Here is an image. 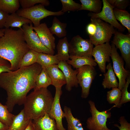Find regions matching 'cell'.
I'll list each match as a JSON object with an SVG mask.
<instances>
[{
    "label": "cell",
    "instance_id": "cell-1",
    "mask_svg": "<svg viewBox=\"0 0 130 130\" xmlns=\"http://www.w3.org/2000/svg\"><path fill=\"white\" fill-rule=\"evenodd\" d=\"M42 69L41 65L36 63L0 74V87L6 92V105L10 112L16 105L24 104L28 92L35 87L36 77Z\"/></svg>",
    "mask_w": 130,
    "mask_h": 130
},
{
    "label": "cell",
    "instance_id": "cell-2",
    "mask_svg": "<svg viewBox=\"0 0 130 130\" xmlns=\"http://www.w3.org/2000/svg\"><path fill=\"white\" fill-rule=\"evenodd\" d=\"M4 35L0 37V56L8 61L11 70L19 68L21 60L30 49L26 42L22 28L16 30L4 29Z\"/></svg>",
    "mask_w": 130,
    "mask_h": 130
},
{
    "label": "cell",
    "instance_id": "cell-3",
    "mask_svg": "<svg viewBox=\"0 0 130 130\" xmlns=\"http://www.w3.org/2000/svg\"><path fill=\"white\" fill-rule=\"evenodd\" d=\"M54 98L46 88H34L27 96L23 109L28 119L34 120L48 114Z\"/></svg>",
    "mask_w": 130,
    "mask_h": 130
},
{
    "label": "cell",
    "instance_id": "cell-4",
    "mask_svg": "<svg viewBox=\"0 0 130 130\" xmlns=\"http://www.w3.org/2000/svg\"><path fill=\"white\" fill-rule=\"evenodd\" d=\"M88 103L91 116L87 120V128L89 130H112L106 125L107 119L111 116V112L109 111L110 110L100 111L97 109L94 102L89 100Z\"/></svg>",
    "mask_w": 130,
    "mask_h": 130
},
{
    "label": "cell",
    "instance_id": "cell-5",
    "mask_svg": "<svg viewBox=\"0 0 130 130\" xmlns=\"http://www.w3.org/2000/svg\"><path fill=\"white\" fill-rule=\"evenodd\" d=\"M45 6L43 4H39L30 8L19 9L16 13L20 16L31 20L34 26L39 25L42 19L49 16H60L64 13L61 10L54 12L48 10L45 8Z\"/></svg>",
    "mask_w": 130,
    "mask_h": 130
},
{
    "label": "cell",
    "instance_id": "cell-6",
    "mask_svg": "<svg viewBox=\"0 0 130 130\" xmlns=\"http://www.w3.org/2000/svg\"><path fill=\"white\" fill-rule=\"evenodd\" d=\"M91 22L96 26L94 35L89 36V39L95 46L109 42L116 31L114 28L109 24L97 18H91Z\"/></svg>",
    "mask_w": 130,
    "mask_h": 130
},
{
    "label": "cell",
    "instance_id": "cell-7",
    "mask_svg": "<svg viewBox=\"0 0 130 130\" xmlns=\"http://www.w3.org/2000/svg\"><path fill=\"white\" fill-rule=\"evenodd\" d=\"M77 69L78 83L82 89L81 97L86 98L89 96L90 89L96 75V70L94 67L88 65Z\"/></svg>",
    "mask_w": 130,
    "mask_h": 130
},
{
    "label": "cell",
    "instance_id": "cell-8",
    "mask_svg": "<svg viewBox=\"0 0 130 130\" xmlns=\"http://www.w3.org/2000/svg\"><path fill=\"white\" fill-rule=\"evenodd\" d=\"M93 44L89 39H84L79 35L73 37L69 43L70 55L92 57Z\"/></svg>",
    "mask_w": 130,
    "mask_h": 130
},
{
    "label": "cell",
    "instance_id": "cell-9",
    "mask_svg": "<svg viewBox=\"0 0 130 130\" xmlns=\"http://www.w3.org/2000/svg\"><path fill=\"white\" fill-rule=\"evenodd\" d=\"M25 40L29 48L39 53L54 55L52 52L44 46L36 32L34 31L32 23L25 24L22 26Z\"/></svg>",
    "mask_w": 130,
    "mask_h": 130
},
{
    "label": "cell",
    "instance_id": "cell-10",
    "mask_svg": "<svg viewBox=\"0 0 130 130\" xmlns=\"http://www.w3.org/2000/svg\"><path fill=\"white\" fill-rule=\"evenodd\" d=\"M110 58L113 63V68L115 74L119 80L118 88L121 90L125 85L126 79L130 75L129 71L124 67L123 59L119 54L117 49L114 44L112 43Z\"/></svg>",
    "mask_w": 130,
    "mask_h": 130
},
{
    "label": "cell",
    "instance_id": "cell-11",
    "mask_svg": "<svg viewBox=\"0 0 130 130\" xmlns=\"http://www.w3.org/2000/svg\"><path fill=\"white\" fill-rule=\"evenodd\" d=\"M103 6L101 12L97 13L90 12L89 17L91 18H98L107 22L120 31H124V27L120 24L116 19L113 12L114 7L107 0H102Z\"/></svg>",
    "mask_w": 130,
    "mask_h": 130
},
{
    "label": "cell",
    "instance_id": "cell-12",
    "mask_svg": "<svg viewBox=\"0 0 130 130\" xmlns=\"http://www.w3.org/2000/svg\"><path fill=\"white\" fill-rule=\"evenodd\" d=\"M111 49L109 42L95 46L93 48L92 56L94 57L95 62L103 73L106 72V63L110 62Z\"/></svg>",
    "mask_w": 130,
    "mask_h": 130
},
{
    "label": "cell",
    "instance_id": "cell-13",
    "mask_svg": "<svg viewBox=\"0 0 130 130\" xmlns=\"http://www.w3.org/2000/svg\"><path fill=\"white\" fill-rule=\"evenodd\" d=\"M112 41L117 49L120 50L122 57L129 68L130 67V34H124L116 31Z\"/></svg>",
    "mask_w": 130,
    "mask_h": 130
},
{
    "label": "cell",
    "instance_id": "cell-14",
    "mask_svg": "<svg viewBox=\"0 0 130 130\" xmlns=\"http://www.w3.org/2000/svg\"><path fill=\"white\" fill-rule=\"evenodd\" d=\"M55 94L50 111L49 117L54 119L58 130H66L63 126L62 119L65 117L64 113L60 106V99L62 93V87H55Z\"/></svg>",
    "mask_w": 130,
    "mask_h": 130
},
{
    "label": "cell",
    "instance_id": "cell-15",
    "mask_svg": "<svg viewBox=\"0 0 130 130\" xmlns=\"http://www.w3.org/2000/svg\"><path fill=\"white\" fill-rule=\"evenodd\" d=\"M33 29L36 32L43 45L54 53L56 46L55 38L51 32L47 25L44 23L37 26H33Z\"/></svg>",
    "mask_w": 130,
    "mask_h": 130
},
{
    "label": "cell",
    "instance_id": "cell-16",
    "mask_svg": "<svg viewBox=\"0 0 130 130\" xmlns=\"http://www.w3.org/2000/svg\"><path fill=\"white\" fill-rule=\"evenodd\" d=\"M57 65L64 75L66 83V90L69 91L73 87H78V84L77 78V70H73L66 61H61Z\"/></svg>",
    "mask_w": 130,
    "mask_h": 130
},
{
    "label": "cell",
    "instance_id": "cell-17",
    "mask_svg": "<svg viewBox=\"0 0 130 130\" xmlns=\"http://www.w3.org/2000/svg\"><path fill=\"white\" fill-rule=\"evenodd\" d=\"M52 81V85L55 87H62L66 84L63 73L57 64L52 65L46 69Z\"/></svg>",
    "mask_w": 130,
    "mask_h": 130
},
{
    "label": "cell",
    "instance_id": "cell-18",
    "mask_svg": "<svg viewBox=\"0 0 130 130\" xmlns=\"http://www.w3.org/2000/svg\"><path fill=\"white\" fill-rule=\"evenodd\" d=\"M32 122L35 130H58L55 120L48 114L33 120Z\"/></svg>",
    "mask_w": 130,
    "mask_h": 130
},
{
    "label": "cell",
    "instance_id": "cell-19",
    "mask_svg": "<svg viewBox=\"0 0 130 130\" xmlns=\"http://www.w3.org/2000/svg\"><path fill=\"white\" fill-rule=\"evenodd\" d=\"M106 72L104 74V78L102 85L104 89L118 88L119 83L116 78L111 63H110L106 66Z\"/></svg>",
    "mask_w": 130,
    "mask_h": 130
},
{
    "label": "cell",
    "instance_id": "cell-20",
    "mask_svg": "<svg viewBox=\"0 0 130 130\" xmlns=\"http://www.w3.org/2000/svg\"><path fill=\"white\" fill-rule=\"evenodd\" d=\"M28 19L19 15L15 13L8 16L4 27L9 28L10 27L21 28V26L25 24L32 23Z\"/></svg>",
    "mask_w": 130,
    "mask_h": 130
},
{
    "label": "cell",
    "instance_id": "cell-21",
    "mask_svg": "<svg viewBox=\"0 0 130 130\" xmlns=\"http://www.w3.org/2000/svg\"><path fill=\"white\" fill-rule=\"evenodd\" d=\"M32 120L27 118L23 109L17 115H14L9 130H25Z\"/></svg>",
    "mask_w": 130,
    "mask_h": 130
},
{
    "label": "cell",
    "instance_id": "cell-22",
    "mask_svg": "<svg viewBox=\"0 0 130 130\" xmlns=\"http://www.w3.org/2000/svg\"><path fill=\"white\" fill-rule=\"evenodd\" d=\"M70 59L67 63L77 69L84 66L89 65L93 67L97 64L92 57H88L78 56L70 55Z\"/></svg>",
    "mask_w": 130,
    "mask_h": 130
},
{
    "label": "cell",
    "instance_id": "cell-23",
    "mask_svg": "<svg viewBox=\"0 0 130 130\" xmlns=\"http://www.w3.org/2000/svg\"><path fill=\"white\" fill-rule=\"evenodd\" d=\"M64 110L67 123V130H84L80 121L74 117L70 108L65 106Z\"/></svg>",
    "mask_w": 130,
    "mask_h": 130
},
{
    "label": "cell",
    "instance_id": "cell-24",
    "mask_svg": "<svg viewBox=\"0 0 130 130\" xmlns=\"http://www.w3.org/2000/svg\"><path fill=\"white\" fill-rule=\"evenodd\" d=\"M56 48L57 51L56 54L60 61H66L70 59L69 43L66 37L58 40Z\"/></svg>",
    "mask_w": 130,
    "mask_h": 130
},
{
    "label": "cell",
    "instance_id": "cell-25",
    "mask_svg": "<svg viewBox=\"0 0 130 130\" xmlns=\"http://www.w3.org/2000/svg\"><path fill=\"white\" fill-rule=\"evenodd\" d=\"M60 61L57 54L55 55L43 53H39L37 63L45 69L54 65H58Z\"/></svg>",
    "mask_w": 130,
    "mask_h": 130
},
{
    "label": "cell",
    "instance_id": "cell-26",
    "mask_svg": "<svg viewBox=\"0 0 130 130\" xmlns=\"http://www.w3.org/2000/svg\"><path fill=\"white\" fill-rule=\"evenodd\" d=\"M81 3L79 11L86 10L94 13L101 11L102 1L100 0H80Z\"/></svg>",
    "mask_w": 130,
    "mask_h": 130
},
{
    "label": "cell",
    "instance_id": "cell-27",
    "mask_svg": "<svg viewBox=\"0 0 130 130\" xmlns=\"http://www.w3.org/2000/svg\"><path fill=\"white\" fill-rule=\"evenodd\" d=\"M67 24L61 22L58 18L54 17L53 20L52 24L49 28L51 33L55 35L58 38L65 37L67 34L66 28Z\"/></svg>",
    "mask_w": 130,
    "mask_h": 130
},
{
    "label": "cell",
    "instance_id": "cell-28",
    "mask_svg": "<svg viewBox=\"0 0 130 130\" xmlns=\"http://www.w3.org/2000/svg\"><path fill=\"white\" fill-rule=\"evenodd\" d=\"M20 5L19 0H0V10L8 14L16 13Z\"/></svg>",
    "mask_w": 130,
    "mask_h": 130
},
{
    "label": "cell",
    "instance_id": "cell-29",
    "mask_svg": "<svg viewBox=\"0 0 130 130\" xmlns=\"http://www.w3.org/2000/svg\"><path fill=\"white\" fill-rule=\"evenodd\" d=\"M39 53L30 49L23 56L20 63L19 68L29 66L37 63Z\"/></svg>",
    "mask_w": 130,
    "mask_h": 130
},
{
    "label": "cell",
    "instance_id": "cell-30",
    "mask_svg": "<svg viewBox=\"0 0 130 130\" xmlns=\"http://www.w3.org/2000/svg\"><path fill=\"white\" fill-rule=\"evenodd\" d=\"M113 12L116 19L120 22L123 26L127 29L130 33V14L125 10L114 8Z\"/></svg>",
    "mask_w": 130,
    "mask_h": 130
},
{
    "label": "cell",
    "instance_id": "cell-31",
    "mask_svg": "<svg viewBox=\"0 0 130 130\" xmlns=\"http://www.w3.org/2000/svg\"><path fill=\"white\" fill-rule=\"evenodd\" d=\"M35 84V88H47L49 85H52L51 79L45 68H42L40 73L37 76Z\"/></svg>",
    "mask_w": 130,
    "mask_h": 130
},
{
    "label": "cell",
    "instance_id": "cell-32",
    "mask_svg": "<svg viewBox=\"0 0 130 130\" xmlns=\"http://www.w3.org/2000/svg\"><path fill=\"white\" fill-rule=\"evenodd\" d=\"M121 93V90L118 88H112L111 90L107 92V101L110 104H115V107L119 108Z\"/></svg>",
    "mask_w": 130,
    "mask_h": 130
},
{
    "label": "cell",
    "instance_id": "cell-33",
    "mask_svg": "<svg viewBox=\"0 0 130 130\" xmlns=\"http://www.w3.org/2000/svg\"><path fill=\"white\" fill-rule=\"evenodd\" d=\"M14 115L9 111L6 105H4L0 102V121L9 127L12 123Z\"/></svg>",
    "mask_w": 130,
    "mask_h": 130
},
{
    "label": "cell",
    "instance_id": "cell-34",
    "mask_svg": "<svg viewBox=\"0 0 130 130\" xmlns=\"http://www.w3.org/2000/svg\"><path fill=\"white\" fill-rule=\"evenodd\" d=\"M62 8L61 10L65 13L67 11H79L81 5L76 3L73 0H60Z\"/></svg>",
    "mask_w": 130,
    "mask_h": 130
},
{
    "label": "cell",
    "instance_id": "cell-35",
    "mask_svg": "<svg viewBox=\"0 0 130 130\" xmlns=\"http://www.w3.org/2000/svg\"><path fill=\"white\" fill-rule=\"evenodd\" d=\"M130 83V75L127 77L126 83L124 87L121 90V97L119 107L125 103L130 101V93L128 91V89Z\"/></svg>",
    "mask_w": 130,
    "mask_h": 130
},
{
    "label": "cell",
    "instance_id": "cell-36",
    "mask_svg": "<svg viewBox=\"0 0 130 130\" xmlns=\"http://www.w3.org/2000/svg\"><path fill=\"white\" fill-rule=\"evenodd\" d=\"M20 4L23 9L32 7L37 4L40 3L48 6L50 5V2L48 0H19Z\"/></svg>",
    "mask_w": 130,
    "mask_h": 130
},
{
    "label": "cell",
    "instance_id": "cell-37",
    "mask_svg": "<svg viewBox=\"0 0 130 130\" xmlns=\"http://www.w3.org/2000/svg\"><path fill=\"white\" fill-rule=\"evenodd\" d=\"M108 3L114 8L119 10H125L130 5L129 0H107Z\"/></svg>",
    "mask_w": 130,
    "mask_h": 130
},
{
    "label": "cell",
    "instance_id": "cell-38",
    "mask_svg": "<svg viewBox=\"0 0 130 130\" xmlns=\"http://www.w3.org/2000/svg\"><path fill=\"white\" fill-rule=\"evenodd\" d=\"M118 122L120 126L117 124H114V125L118 128L119 130H130V123L128 122L124 116L120 117Z\"/></svg>",
    "mask_w": 130,
    "mask_h": 130
},
{
    "label": "cell",
    "instance_id": "cell-39",
    "mask_svg": "<svg viewBox=\"0 0 130 130\" xmlns=\"http://www.w3.org/2000/svg\"><path fill=\"white\" fill-rule=\"evenodd\" d=\"M11 64L7 60L0 56V74L4 72H9L11 70Z\"/></svg>",
    "mask_w": 130,
    "mask_h": 130
},
{
    "label": "cell",
    "instance_id": "cell-40",
    "mask_svg": "<svg viewBox=\"0 0 130 130\" xmlns=\"http://www.w3.org/2000/svg\"><path fill=\"white\" fill-rule=\"evenodd\" d=\"M9 14L0 10V29L4 27Z\"/></svg>",
    "mask_w": 130,
    "mask_h": 130
},
{
    "label": "cell",
    "instance_id": "cell-41",
    "mask_svg": "<svg viewBox=\"0 0 130 130\" xmlns=\"http://www.w3.org/2000/svg\"><path fill=\"white\" fill-rule=\"evenodd\" d=\"M96 30V26L94 24L91 22L87 26L86 30L89 36H92L95 34Z\"/></svg>",
    "mask_w": 130,
    "mask_h": 130
},
{
    "label": "cell",
    "instance_id": "cell-42",
    "mask_svg": "<svg viewBox=\"0 0 130 130\" xmlns=\"http://www.w3.org/2000/svg\"><path fill=\"white\" fill-rule=\"evenodd\" d=\"M25 130H35L33 124L31 120Z\"/></svg>",
    "mask_w": 130,
    "mask_h": 130
},
{
    "label": "cell",
    "instance_id": "cell-43",
    "mask_svg": "<svg viewBox=\"0 0 130 130\" xmlns=\"http://www.w3.org/2000/svg\"><path fill=\"white\" fill-rule=\"evenodd\" d=\"M9 127L0 121V130H7Z\"/></svg>",
    "mask_w": 130,
    "mask_h": 130
},
{
    "label": "cell",
    "instance_id": "cell-44",
    "mask_svg": "<svg viewBox=\"0 0 130 130\" xmlns=\"http://www.w3.org/2000/svg\"><path fill=\"white\" fill-rule=\"evenodd\" d=\"M4 29H0V37L3 36L4 35Z\"/></svg>",
    "mask_w": 130,
    "mask_h": 130
},
{
    "label": "cell",
    "instance_id": "cell-45",
    "mask_svg": "<svg viewBox=\"0 0 130 130\" xmlns=\"http://www.w3.org/2000/svg\"><path fill=\"white\" fill-rule=\"evenodd\" d=\"M7 130H9V129Z\"/></svg>",
    "mask_w": 130,
    "mask_h": 130
}]
</instances>
